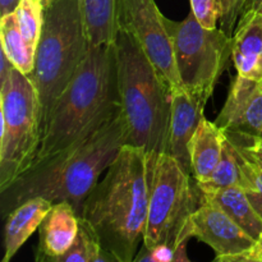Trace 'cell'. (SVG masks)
I'll list each match as a JSON object with an SVG mask.
<instances>
[{"label": "cell", "mask_w": 262, "mask_h": 262, "mask_svg": "<svg viewBox=\"0 0 262 262\" xmlns=\"http://www.w3.org/2000/svg\"><path fill=\"white\" fill-rule=\"evenodd\" d=\"M155 156L125 145L82 206L79 217L117 262H133L143 243Z\"/></svg>", "instance_id": "6da1fadb"}, {"label": "cell", "mask_w": 262, "mask_h": 262, "mask_svg": "<svg viewBox=\"0 0 262 262\" xmlns=\"http://www.w3.org/2000/svg\"><path fill=\"white\" fill-rule=\"evenodd\" d=\"M125 145H129V129L120 110L86 140L32 166L2 189L3 217L32 197H43L53 204L71 202L79 216L84 200L99 183L102 171L109 168Z\"/></svg>", "instance_id": "7a4b0ae2"}, {"label": "cell", "mask_w": 262, "mask_h": 262, "mask_svg": "<svg viewBox=\"0 0 262 262\" xmlns=\"http://www.w3.org/2000/svg\"><path fill=\"white\" fill-rule=\"evenodd\" d=\"M120 110L114 43L90 46L73 79L51 109L32 166L86 140Z\"/></svg>", "instance_id": "3957f363"}, {"label": "cell", "mask_w": 262, "mask_h": 262, "mask_svg": "<svg viewBox=\"0 0 262 262\" xmlns=\"http://www.w3.org/2000/svg\"><path fill=\"white\" fill-rule=\"evenodd\" d=\"M120 109L129 129V145L148 155L166 151L170 122V90L141 48L120 27L114 42Z\"/></svg>", "instance_id": "277c9868"}, {"label": "cell", "mask_w": 262, "mask_h": 262, "mask_svg": "<svg viewBox=\"0 0 262 262\" xmlns=\"http://www.w3.org/2000/svg\"><path fill=\"white\" fill-rule=\"evenodd\" d=\"M89 49L79 0H46L35 68L28 74L38 95L42 132L54 104L71 83Z\"/></svg>", "instance_id": "5b68a950"}, {"label": "cell", "mask_w": 262, "mask_h": 262, "mask_svg": "<svg viewBox=\"0 0 262 262\" xmlns=\"http://www.w3.org/2000/svg\"><path fill=\"white\" fill-rule=\"evenodd\" d=\"M0 191L32 166L42 137L35 86L17 68L0 82Z\"/></svg>", "instance_id": "8992f818"}, {"label": "cell", "mask_w": 262, "mask_h": 262, "mask_svg": "<svg viewBox=\"0 0 262 262\" xmlns=\"http://www.w3.org/2000/svg\"><path fill=\"white\" fill-rule=\"evenodd\" d=\"M196 181L168 152L155 156L143 243L147 250L166 245L177 250L192 212L199 207Z\"/></svg>", "instance_id": "52a82bcc"}, {"label": "cell", "mask_w": 262, "mask_h": 262, "mask_svg": "<svg viewBox=\"0 0 262 262\" xmlns=\"http://www.w3.org/2000/svg\"><path fill=\"white\" fill-rule=\"evenodd\" d=\"M173 42L179 78L184 89L205 104L232 58V37L222 28L204 27L193 13L181 22L164 18Z\"/></svg>", "instance_id": "ba28073f"}, {"label": "cell", "mask_w": 262, "mask_h": 262, "mask_svg": "<svg viewBox=\"0 0 262 262\" xmlns=\"http://www.w3.org/2000/svg\"><path fill=\"white\" fill-rule=\"evenodd\" d=\"M119 26L129 31L148 56L169 90L183 87L173 42L155 0H118Z\"/></svg>", "instance_id": "9c48e42d"}, {"label": "cell", "mask_w": 262, "mask_h": 262, "mask_svg": "<svg viewBox=\"0 0 262 262\" xmlns=\"http://www.w3.org/2000/svg\"><path fill=\"white\" fill-rule=\"evenodd\" d=\"M189 238L210 246L216 252L215 261L222 262L246 252L256 242L219 206L206 200H200L199 207L189 216L181 242L187 243Z\"/></svg>", "instance_id": "30bf717a"}, {"label": "cell", "mask_w": 262, "mask_h": 262, "mask_svg": "<svg viewBox=\"0 0 262 262\" xmlns=\"http://www.w3.org/2000/svg\"><path fill=\"white\" fill-rule=\"evenodd\" d=\"M215 123L232 137H262V82L237 73Z\"/></svg>", "instance_id": "8fae6325"}, {"label": "cell", "mask_w": 262, "mask_h": 262, "mask_svg": "<svg viewBox=\"0 0 262 262\" xmlns=\"http://www.w3.org/2000/svg\"><path fill=\"white\" fill-rule=\"evenodd\" d=\"M205 104L192 96L184 87L170 91V122H169L166 151L173 156L182 168L192 176L191 141L205 117Z\"/></svg>", "instance_id": "7c38bea8"}, {"label": "cell", "mask_w": 262, "mask_h": 262, "mask_svg": "<svg viewBox=\"0 0 262 262\" xmlns=\"http://www.w3.org/2000/svg\"><path fill=\"white\" fill-rule=\"evenodd\" d=\"M79 216L68 201L54 202L38 228L36 261L56 262L69 250L78 233Z\"/></svg>", "instance_id": "4fadbf2b"}, {"label": "cell", "mask_w": 262, "mask_h": 262, "mask_svg": "<svg viewBox=\"0 0 262 262\" xmlns=\"http://www.w3.org/2000/svg\"><path fill=\"white\" fill-rule=\"evenodd\" d=\"M232 60L237 73L262 82V14L242 13L232 37Z\"/></svg>", "instance_id": "5bb4252c"}, {"label": "cell", "mask_w": 262, "mask_h": 262, "mask_svg": "<svg viewBox=\"0 0 262 262\" xmlns=\"http://www.w3.org/2000/svg\"><path fill=\"white\" fill-rule=\"evenodd\" d=\"M53 202L43 197H32L15 207L7 216L4 230V257L9 262L28 238L40 228L50 211Z\"/></svg>", "instance_id": "9a60e30c"}, {"label": "cell", "mask_w": 262, "mask_h": 262, "mask_svg": "<svg viewBox=\"0 0 262 262\" xmlns=\"http://www.w3.org/2000/svg\"><path fill=\"white\" fill-rule=\"evenodd\" d=\"M227 133L215 122L202 118L191 141V170L197 183H204L222 159Z\"/></svg>", "instance_id": "2e32d148"}, {"label": "cell", "mask_w": 262, "mask_h": 262, "mask_svg": "<svg viewBox=\"0 0 262 262\" xmlns=\"http://www.w3.org/2000/svg\"><path fill=\"white\" fill-rule=\"evenodd\" d=\"M199 189V188H197ZM200 200H206L219 206L228 216L232 217L253 239H258L262 234V217L246 196L241 187L200 191Z\"/></svg>", "instance_id": "e0dca14e"}, {"label": "cell", "mask_w": 262, "mask_h": 262, "mask_svg": "<svg viewBox=\"0 0 262 262\" xmlns=\"http://www.w3.org/2000/svg\"><path fill=\"white\" fill-rule=\"evenodd\" d=\"M89 46L113 45L119 32L118 0H79Z\"/></svg>", "instance_id": "ac0fdd59"}, {"label": "cell", "mask_w": 262, "mask_h": 262, "mask_svg": "<svg viewBox=\"0 0 262 262\" xmlns=\"http://www.w3.org/2000/svg\"><path fill=\"white\" fill-rule=\"evenodd\" d=\"M0 40H2V49L13 63L14 68L26 76L32 73L35 68L36 51L23 37L14 12L2 15Z\"/></svg>", "instance_id": "d6986e66"}, {"label": "cell", "mask_w": 262, "mask_h": 262, "mask_svg": "<svg viewBox=\"0 0 262 262\" xmlns=\"http://www.w3.org/2000/svg\"><path fill=\"white\" fill-rule=\"evenodd\" d=\"M115 261L105 252L89 223L79 217V228L77 237L69 250L56 260V262H110Z\"/></svg>", "instance_id": "ffe728a7"}, {"label": "cell", "mask_w": 262, "mask_h": 262, "mask_svg": "<svg viewBox=\"0 0 262 262\" xmlns=\"http://www.w3.org/2000/svg\"><path fill=\"white\" fill-rule=\"evenodd\" d=\"M241 182H242V176H241L237 148L227 137L219 164L206 182L204 183L196 182L197 188L200 191H211V189L227 188V187H241Z\"/></svg>", "instance_id": "44dd1931"}, {"label": "cell", "mask_w": 262, "mask_h": 262, "mask_svg": "<svg viewBox=\"0 0 262 262\" xmlns=\"http://www.w3.org/2000/svg\"><path fill=\"white\" fill-rule=\"evenodd\" d=\"M14 13L23 37L36 51L42 31L43 5L40 0H22Z\"/></svg>", "instance_id": "7402d4cb"}, {"label": "cell", "mask_w": 262, "mask_h": 262, "mask_svg": "<svg viewBox=\"0 0 262 262\" xmlns=\"http://www.w3.org/2000/svg\"><path fill=\"white\" fill-rule=\"evenodd\" d=\"M235 148H237L238 161H239L241 165V176H242L241 188L245 191L246 196L248 197L252 206L262 217V168L253 163L251 159H248L237 146H235Z\"/></svg>", "instance_id": "603a6c76"}, {"label": "cell", "mask_w": 262, "mask_h": 262, "mask_svg": "<svg viewBox=\"0 0 262 262\" xmlns=\"http://www.w3.org/2000/svg\"><path fill=\"white\" fill-rule=\"evenodd\" d=\"M191 12L204 27L214 30L220 18L219 0H189Z\"/></svg>", "instance_id": "cb8c5ba5"}, {"label": "cell", "mask_w": 262, "mask_h": 262, "mask_svg": "<svg viewBox=\"0 0 262 262\" xmlns=\"http://www.w3.org/2000/svg\"><path fill=\"white\" fill-rule=\"evenodd\" d=\"M246 0H219L220 4V28L229 37H233L237 23L242 14Z\"/></svg>", "instance_id": "d4e9b609"}, {"label": "cell", "mask_w": 262, "mask_h": 262, "mask_svg": "<svg viewBox=\"0 0 262 262\" xmlns=\"http://www.w3.org/2000/svg\"><path fill=\"white\" fill-rule=\"evenodd\" d=\"M228 136V135H227ZM230 141L247 156L248 159L262 168V137H232L228 136Z\"/></svg>", "instance_id": "484cf974"}, {"label": "cell", "mask_w": 262, "mask_h": 262, "mask_svg": "<svg viewBox=\"0 0 262 262\" xmlns=\"http://www.w3.org/2000/svg\"><path fill=\"white\" fill-rule=\"evenodd\" d=\"M228 262H262V234L252 247L241 255L234 256Z\"/></svg>", "instance_id": "4316f807"}, {"label": "cell", "mask_w": 262, "mask_h": 262, "mask_svg": "<svg viewBox=\"0 0 262 262\" xmlns=\"http://www.w3.org/2000/svg\"><path fill=\"white\" fill-rule=\"evenodd\" d=\"M22 0H0V10H2V15L8 14V13H13L19 3Z\"/></svg>", "instance_id": "83f0119b"}, {"label": "cell", "mask_w": 262, "mask_h": 262, "mask_svg": "<svg viewBox=\"0 0 262 262\" xmlns=\"http://www.w3.org/2000/svg\"><path fill=\"white\" fill-rule=\"evenodd\" d=\"M247 10H255V12L262 14V0H247V3L243 7L242 13L247 12Z\"/></svg>", "instance_id": "f1b7e54d"}, {"label": "cell", "mask_w": 262, "mask_h": 262, "mask_svg": "<svg viewBox=\"0 0 262 262\" xmlns=\"http://www.w3.org/2000/svg\"><path fill=\"white\" fill-rule=\"evenodd\" d=\"M40 2H41V4H45V3H46V0H40Z\"/></svg>", "instance_id": "f546056e"}, {"label": "cell", "mask_w": 262, "mask_h": 262, "mask_svg": "<svg viewBox=\"0 0 262 262\" xmlns=\"http://www.w3.org/2000/svg\"><path fill=\"white\" fill-rule=\"evenodd\" d=\"M246 3H247V0H246V2H245V4H246ZM243 7H245V5H243ZM243 10V9H242Z\"/></svg>", "instance_id": "4dcf8cb0"}]
</instances>
